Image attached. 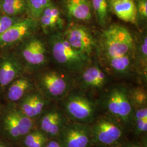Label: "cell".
<instances>
[{"label":"cell","instance_id":"obj_1","mask_svg":"<svg viewBox=\"0 0 147 147\" xmlns=\"http://www.w3.org/2000/svg\"><path fill=\"white\" fill-rule=\"evenodd\" d=\"M61 101V109L71 121L90 125L99 114L98 102L81 89H72Z\"/></svg>","mask_w":147,"mask_h":147},{"label":"cell","instance_id":"obj_2","mask_svg":"<svg viewBox=\"0 0 147 147\" xmlns=\"http://www.w3.org/2000/svg\"><path fill=\"white\" fill-rule=\"evenodd\" d=\"M105 113L120 121L126 128L132 126L134 108L129 95V89L116 85L105 92L98 102Z\"/></svg>","mask_w":147,"mask_h":147},{"label":"cell","instance_id":"obj_3","mask_svg":"<svg viewBox=\"0 0 147 147\" xmlns=\"http://www.w3.org/2000/svg\"><path fill=\"white\" fill-rule=\"evenodd\" d=\"M89 125L93 146L120 147L126 141V127L105 113L99 114Z\"/></svg>","mask_w":147,"mask_h":147},{"label":"cell","instance_id":"obj_4","mask_svg":"<svg viewBox=\"0 0 147 147\" xmlns=\"http://www.w3.org/2000/svg\"><path fill=\"white\" fill-rule=\"evenodd\" d=\"M100 45L106 58H112L132 53L134 41L125 27L115 24L102 32Z\"/></svg>","mask_w":147,"mask_h":147},{"label":"cell","instance_id":"obj_5","mask_svg":"<svg viewBox=\"0 0 147 147\" xmlns=\"http://www.w3.org/2000/svg\"><path fill=\"white\" fill-rule=\"evenodd\" d=\"M50 43L53 57L67 70L81 71L88 63L89 57L71 47L62 35H53Z\"/></svg>","mask_w":147,"mask_h":147},{"label":"cell","instance_id":"obj_6","mask_svg":"<svg viewBox=\"0 0 147 147\" xmlns=\"http://www.w3.org/2000/svg\"><path fill=\"white\" fill-rule=\"evenodd\" d=\"M34 121L18 108L3 110L0 116V132L10 141H19L36 129Z\"/></svg>","mask_w":147,"mask_h":147},{"label":"cell","instance_id":"obj_7","mask_svg":"<svg viewBox=\"0 0 147 147\" xmlns=\"http://www.w3.org/2000/svg\"><path fill=\"white\" fill-rule=\"evenodd\" d=\"M38 84L44 94L55 101H61L73 89L71 78L65 74L55 71L42 74Z\"/></svg>","mask_w":147,"mask_h":147},{"label":"cell","instance_id":"obj_8","mask_svg":"<svg viewBox=\"0 0 147 147\" xmlns=\"http://www.w3.org/2000/svg\"><path fill=\"white\" fill-rule=\"evenodd\" d=\"M56 139L61 147H93L90 125L71 121L64 125Z\"/></svg>","mask_w":147,"mask_h":147},{"label":"cell","instance_id":"obj_9","mask_svg":"<svg viewBox=\"0 0 147 147\" xmlns=\"http://www.w3.org/2000/svg\"><path fill=\"white\" fill-rule=\"evenodd\" d=\"M71 47L89 57L95 47L94 37L86 27L73 25L66 30L63 35Z\"/></svg>","mask_w":147,"mask_h":147},{"label":"cell","instance_id":"obj_10","mask_svg":"<svg viewBox=\"0 0 147 147\" xmlns=\"http://www.w3.org/2000/svg\"><path fill=\"white\" fill-rule=\"evenodd\" d=\"M38 129L44 132L48 138H56L68 119L61 109L45 110L38 118Z\"/></svg>","mask_w":147,"mask_h":147},{"label":"cell","instance_id":"obj_11","mask_svg":"<svg viewBox=\"0 0 147 147\" xmlns=\"http://www.w3.org/2000/svg\"><path fill=\"white\" fill-rule=\"evenodd\" d=\"M79 87L84 91H98L108 84V76L97 66L86 69L79 78Z\"/></svg>","mask_w":147,"mask_h":147},{"label":"cell","instance_id":"obj_12","mask_svg":"<svg viewBox=\"0 0 147 147\" xmlns=\"http://www.w3.org/2000/svg\"><path fill=\"white\" fill-rule=\"evenodd\" d=\"M34 24L31 19L17 21L5 32L0 34V44H9L20 41L31 33Z\"/></svg>","mask_w":147,"mask_h":147},{"label":"cell","instance_id":"obj_13","mask_svg":"<svg viewBox=\"0 0 147 147\" xmlns=\"http://www.w3.org/2000/svg\"><path fill=\"white\" fill-rule=\"evenodd\" d=\"M22 56L32 65H40L47 59V51L44 44L38 39H32L22 49Z\"/></svg>","mask_w":147,"mask_h":147},{"label":"cell","instance_id":"obj_14","mask_svg":"<svg viewBox=\"0 0 147 147\" xmlns=\"http://www.w3.org/2000/svg\"><path fill=\"white\" fill-rule=\"evenodd\" d=\"M110 7L118 18L126 22L135 24L137 12L135 0H109Z\"/></svg>","mask_w":147,"mask_h":147},{"label":"cell","instance_id":"obj_15","mask_svg":"<svg viewBox=\"0 0 147 147\" xmlns=\"http://www.w3.org/2000/svg\"><path fill=\"white\" fill-rule=\"evenodd\" d=\"M65 7L70 18L77 21H88L92 16L90 0H65Z\"/></svg>","mask_w":147,"mask_h":147},{"label":"cell","instance_id":"obj_16","mask_svg":"<svg viewBox=\"0 0 147 147\" xmlns=\"http://www.w3.org/2000/svg\"><path fill=\"white\" fill-rule=\"evenodd\" d=\"M31 81L26 78L16 79L11 84L7 92L8 99L16 102L21 100L32 88Z\"/></svg>","mask_w":147,"mask_h":147},{"label":"cell","instance_id":"obj_17","mask_svg":"<svg viewBox=\"0 0 147 147\" xmlns=\"http://www.w3.org/2000/svg\"><path fill=\"white\" fill-rule=\"evenodd\" d=\"M132 53L116 57L106 58L111 70L117 75H125L129 73L132 67Z\"/></svg>","mask_w":147,"mask_h":147},{"label":"cell","instance_id":"obj_18","mask_svg":"<svg viewBox=\"0 0 147 147\" xmlns=\"http://www.w3.org/2000/svg\"><path fill=\"white\" fill-rule=\"evenodd\" d=\"M20 70L16 63L6 60L0 66V86L5 87L16 80Z\"/></svg>","mask_w":147,"mask_h":147},{"label":"cell","instance_id":"obj_19","mask_svg":"<svg viewBox=\"0 0 147 147\" xmlns=\"http://www.w3.org/2000/svg\"><path fill=\"white\" fill-rule=\"evenodd\" d=\"M96 21L101 27H105L109 19V0H90Z\"/></svg>","mask_w":147,"mask_h":147},{"label":"cell","instance_id":"obj_20","mask_svg":"<svg viewBox=\"0 0 147 147\" xmlns=\"http://www.w3.org/2000/svg\"><path fill=\"white\" fill-rule=\"evenodd\" d=\"M25 147H44L49 138L47 136L38 129H35L23 137Z\"/></svg>","mask_w":147,"mask_h":147},{"label":"cell","instance_id":"obj_21","mask_svg":"<svg viewBox=\"0 0 147 147\" xmlns=\"http://www.w3.org/2000/svg\"><path fill=\"white\" fill-rule=\"evenodd\" d=\"M129 95L134 110L147 107V92L143 88L137 87L129 89Z\"/></svg>","mask_w":147,"mask_h":147},{"label":"cell","instance_id":"obj_22","mask_svg":"<svg viewBox=\"0 0 147 147\" xmlns=\"http://www.w3.org/2000/svg\"><path fill=\"white\" fill-rule=\"evenodd\" d=\"M137 51V62L143 74L147 75V37L146 33L142 36Z\"/></svg>","mask_w":147,"mask_h":147},{"label":"cell","instance_id":"obj_23","mask_svg":"<svg viewBox=\"0 0 147 147\" xmlns=\"http://www.w3.org/2000/svg\"><path fill=\"white\" fill-rule=\"evenodd\" d=\"M52 3V0H27V5L32 16L40 18L44 9Z\"/></svg>","mask_w":147,"mask_h":147},{"label":"cell","instance_id":"obj_24","mask_svg":"<svg viewBox=\"0 0 147 147\" xmlns=\"http://www.w3.org/2000/svg\"><path fill=\"white\" fill-rule=\"evenodd\" d=\"M19 109L25 116L34 120L33 104V93L27 94L21 99Z\"/></svg>","mask_w":147,"mask_h":147},{"label":"cell","instance_id":"obj_25","mask_svg":"<svg viewBox=\"0 0 147 147\" xmlns=\"http://www.w3.org/2000/svg\"><path fill=\"white\" fill-rule=\"evenodd\" d=\"M33 104L34 119L39 118L45 111L46 101L39 93H33Z\"/></svg>","mask_w":147,"mask_h":147},{"label":"cell","instance_id":"obj_26","mask_svg":"<svg viewBox=\"0 0 147 147\" xmlns=\"http://www.w3.org/2000/svg\"><path fill=\"white\" fill-rule=\"evenodd\" d=\"M40 18L41 25L44 30L53 28L56 27H61L63 25V20L62 19H58L44 15H41Z\"/></svg>","mask_w":147,"mask_h":147},{"label":"cell","instance_id":"obj_27","mask_svg":"<svg viewBox=\"0 0 147 147\" xmlns=\"http://www.w3.org/2000/svg\"><path fill=\"white\" fill-rule=\"evenodd\" d=\"M132 127L137 136L147 135V119H133Z\"/></svg>","mask_w":147,"mask_h":147},{"label":"cell","instance_id":"obj_28","mask_svg":"<svg viewBox=\"0 0 147 147\" xmlns=\"http://www.w3.org/2000/svg\"><path fill=\"white\" fill-rule=\"evenodd\" d=\"M2 11L8 16H15L25 11L26 5H8L1 3Z\"/></svg>","mask_w":147,"mask_h":147},{"label":"cell","instance_id":"obj_29","mask_svg":"<svg viewBox=\"0 0 147 147\" xmlns=\"http://www.w3.org/2000/svg\"><path fill=\"white\" fill-rule=\"evenodd\" d=\"M17 21L16 18L11 16H0V34L5 32Z\"/></svg>","mask_w":147,"mask_h":147},{"label":"cell","instance_id":"obj_30","mask_svg":"<svg viewBox=\"0 0 147 147\" xmlns=\"http://www.w3.org/2000/svg\"><path fill=\"white\" fill-rule=\"evenodd\" d=\"M137 16L142 20H146L147 18V0H136Z\"/></svg>","mask_w":147,"mask_h":147},{"label":"cell","instance_id":"obj_31","mask_svg":"<svg viewBox=\"0 0 147 147\" xmlns=\"http://www.w3.org/2000/svg\"><path fill=\"white\" fill-rule=\"evenodd\" d=\"M42 15L49 16L53 18L61 19V14L58 8L53 5V3L46 7L42 11Z\"/></svg>","mask_w":147,"mask_h":147},{"label":"cell","instance_id":"obj_32","mask_svg":"<svg viewBox=\"0 0 147 147\" xmlns=\"http://www.w3.org/2000/svg\"><path fill=\"white\" fill-rule=\"evenodd\" d=\"M120 147H147V135L143 136V140L141 142L136 141H125Z\"/></svg>","mask_w":147,"mask_h":147},{"label":"cell","instance_id":"obj_33","mask_svg":"<svg viewBox=\"0 0 147 147\" xmlns=\"http://www.w3.org/2000/svg\"><path fill=\"white\" fill-rule=\"evenodd\" d=\"M133 119H147V107L135 110Z\"/></svg>","mask_w":147,"mask_h":147},{"label":"cell","instance_id":"obj_34","mask_svg":"<svg viewBox=\"0 0 147 147\" xmlns=\"http://www.w3.org/2000/svg\"><path fill=\"white\" fill-rule=\"evenodd\" d=\"M44 147H61L57 140L56 138H53L49 140L46 145Z\"/></svg>","mask_w":147,"mask_h":147},{"label":"cell","instance_id":"obj_35","mask_svg":"<svg viewBox=\"0 0 147 147\" xmlns=\"http://www.w3.org/2000/svg\"><path fill=\"white\" fill-rule=\"evenodd\" d=\"M0 147H11L7 142L0 139Z\"/></svg>","mask_w":147,"mask_h":147},{"label":"cell","instance_id":"obj_36","mask_svg":"<svg viewBox=\"0 0 147 147\" xmlns=\"http://www.w3.org/2000/svg\"><path fill=\"white\" fill-rule=\"evenodd\" d=\"M94 147H111L109 146H94Z\"/></svg>","mask_w":147,"mask_h":147},{"label":"cell","instance_id":"obj_37","mask_svg":"<svg viewBox=\"0 0 147 147\" xmlns=\"http://www.w3.org/2000/svg\"><path fill=\"white\" fill-rule=\"evenodd\" d=\"M2 111H3V110L2 109L1 106V104H0V116H1V115L2 114Z\"/></svg>","mask_w":147,"mask_h":147}]
</instances>
